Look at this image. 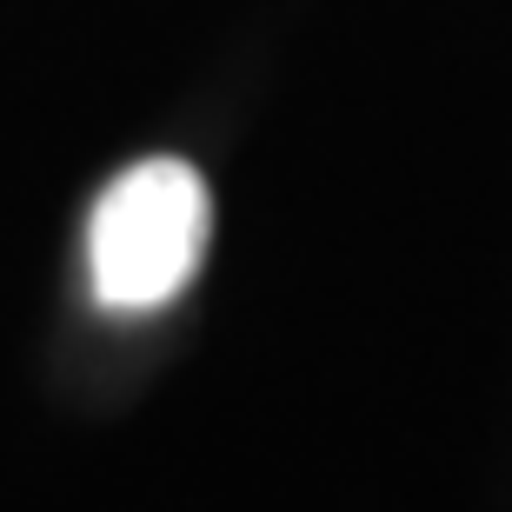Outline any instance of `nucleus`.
<instances>
[{"mask_svg":"<svg viewBox=\"0 0 512 512\" xmlns=\"http://www.w3.org/2000/svg\"><path fill=\"white\" fill-rule=\"evenodd\" d=\"M213 207L207 180L187 160H133L127 173L107 180L87 220V273H94L100 306L147 313L167 306L193 280V266L207 253Z\"/></svg>","mask_w":512,"mask_h":512,"instance_id":"obj_1","label":"nucleus"}]
</instances>
